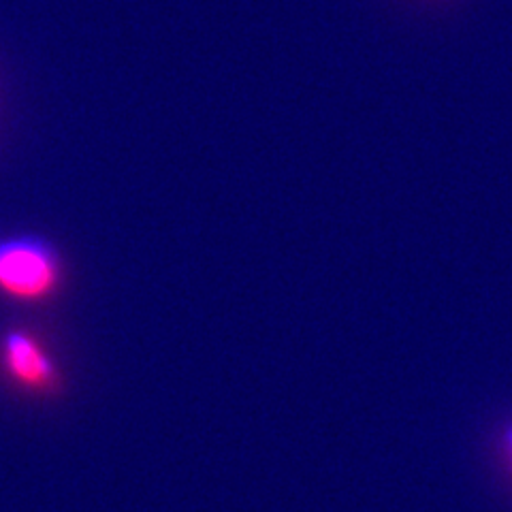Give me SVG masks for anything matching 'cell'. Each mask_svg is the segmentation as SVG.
<instances>
[{
	"mask_svg": "<svg viewBox=\"0 0 512 512\" xmlns=\"http://www.w3.org/2000/svg\"><path fill=\"white\" fill-rule=\"evenodd\" d=\"M62 282V263L52 244L39 237H11L0 242V291L37 303L50 299Z\"/></svg>",
	"mask_w": 512,
	"mask_h": 512,
	"instance_id": "6da1fadb",
	"label": "cell"
},
{
	"mask_svg": "<svg viewBox=\"0 0 512 512\" xmlns=\"http://www.w3.org/2000/svg\"><path fill=\"white\" fill-rule=\"evenodd\" d=\"M5 372L26 391L50 393L60 378L58 367L43 344L26 331H11L3 340Z\"/></svg>",
	"mask_w": 512,
	"mask_h": 512,
	"instance_id": "7a4b0ae2",
	"label": "cell"
},
{
	"mask_svg": "<svg viewBox=\"0 0 512 512\" xmlns=\"http://www.w3.org/2000/svg\"><path fill=\"white\" fill-rule=\"evenodd\" d=\"M498 444H500V455H502V459L506 463V468L512 474V421L506 423L504 429L500 431Z\"/></svg>",
	"mask_w": 512,
	"mask_h": 512,
	"instance_id": "3957f363",
	"label": "cell"
}]
</instances>
